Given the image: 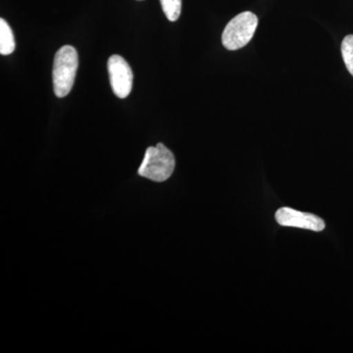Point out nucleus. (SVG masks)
<instances>
[{"label":"nucleus","mask_w":353,"mask_h":353,"mask_svg":"<svg viewBox=\"0 0 353 353\" xmlns=\"http://www.w3.org/2000/svg\"><path fill=\"white\" fill-rule=\"evenodd\" d=\"M79 57L73 46H64L57 51L53 62V90L57 97L69 94L75 82Z\"/></svg>","instance_id":"1"},{"label":"nucleus","mask_w":353,"mask_h":353,"mask_svg":"<svg viewBox=\"0 0 353 353\" xmlns=\"http://www.w3.org/2000/svg\"><path fill=\"white\" fill-rule=\"evenodd\" d=\"M176 160L173 153L163 143L150 146L139 169V175L154 182L168 180L175 170Z\"/></svg>","instance_id":"2"},{"label":"nucleus","mask_w":353,"mask_h":353,"mask_svg":"<svg viewBox=\"0 0 353 353\" xmlns=\"http://www.w3.org/2000/svg\"><path fill=\"white\" fill-rule=\"evenodd\" d=\"M259 25L255 14L245 11L230 21L222 34V43L228 50H238L250 43Z\"/></svg>","instance_id":"3"},{"label":"nucleus","mask_w":353,"mask_h":353,"mask_svg":"<svg viewBox=\"0 0 353 353\" xmlns=\"http://www.w3.org/2000/svg\"><path fill=\"white\" fill-rule=\"evenodd\" d=\"M108 68L114 94L119 99H126L131 94L134 79L131 67L120 55H112L108 59Z\"/></svg>","instance_id":"4"},{"label":"nucleus","mask_w":353,"mask_h":353,"mask_svg":"<svg viewBox=\"0 0 353 353\" xmlns=\"http://www.w3.org/2000/svg\"><path fill=\"white\" fill-rule=\"evenodd\" d=\"M275 217L281 226L301 228L314 232H321L326 226L324 220L318 216L301 212L290 208L279 209Z\"/></svg>","instance_id":"5"},{"label":"nucleus","mask_w":353,"mask_h":353,"mask_svg":"<svg viewBox=\"0 0 353 353\" xmlns=\"http://www.w3.org/2000/svg\"><path fill=\"white\" fill-rule=\"evenodd\" d=\"M15 50V39L10 26L3 18L0 19V53L9 55Z\"/></svg>","instance_id":"6"},{"label":"nucleus","mask_w":353,"mask_h":353,"mask_svg":"<svg viewBox=\"0 0 353 353\" xmlns=\"http://www.w3.org/2000/svg\"><path fill=\"white\" fill-rule=\"evenodd\" d=\"M163 12L167 19L175 22L182 12V0H160Z\"/></svg>","instance_id":"7"},{"label":"nucleus","mask_w":353,"mask_h":353,"mask_svg":"<svg viewBox=\"0 0 353 353\" xmlns=\"http://www.w3.org/2000/svg\"><path fill=\"white\" fill-rule=\"evenodd\" d=\"M341 53L345 66L353 76V34L345 37L341 43Z\"/></svg>","instance_id":"8"}]
</instances>
